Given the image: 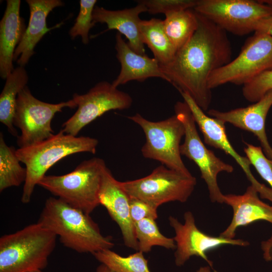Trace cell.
<instances>
[{
    "label": "cell",
    "mask_w": 272,
    "mask_h": 272,
    "mask_svg": "<svg viewBox=\"0 0 272 272\" xmlns=\"http://www.w3.org/2000/svg\"><path fill=\"white\" fill-rule=\"evenodd\" d=\"M196 13L198 27L192 37L169 63L160 67L168 82L180 93L189 94L205 111L212 101L209 78L231 60L232 49L227 32Z\"/></svg>",
    "instance_id": "6da1fadb"
},
{
    "label": "cell",
    "mask_w": 272,
    "mask_h": 272,
    "mask_svg": "<svg viewBox=\"0 0 272 272\" xmlns=\"http://www.w3.org/2000/svg\"><path fill=\"white\" fill-rule=\"evenodd\" d=\"M37 223L58 236L64 246L78 253L93 254L114 245L112 237L103 235L90 215L57 197L46 200Z\"/></svg>",
    "instance_id": "7a4b0ae2"
},
{
    "label": "cell",
    "mask_w": 272,
    "mask_h": 272,
    "mask_svg": "<svg viewBox=\"0 0 272 272\" xmlns=\"http://www.w3.org/2000/svg\"><path fill=\"white\" fill-rule=\"evenodd\" d=\"M98 144L97 139L86 136H74L62 130L50 138L33 145L19 148L16 154L20 161L25 165L27 175L21 201L27 203L36 185L45 173L58 161L71 155L82 152L95 154Z\"/></svg>",
    "instance_id": "3957f363"
},
{
    "label": "cell",
    "mask_w": 272,
    "mask_h": 272,
    "mask_svg": "<svg viewBox=\"0 0 272 272\" xmlns=\"http://www.w3.org/2000/svg\"><path fill=\"white\" fill-rule=\"evenodd\" d=\"M57 236L38 223L0 238V272H30L48 264Z\"/></svg>",
    "instance_id": "277c9868"
},
{
    "label": "cell",
    "mask_w": 272,
    "mask_h": 272,
    "mask_svg": "<svg viewBox=\"0 0 272 272\" xmlns=\"http://www.w3.org/2000/svg\"><path fill=\"white\" fill-rule=\"evenodd\" d=\"M106 168L103 159L94 157L83 161L69 173L45 175L38 185L90 215L100 205L99 193Z\"/></svg>",
    "instance_id": "5b68a950"
},
{
    "label": "cell",
    "mask_w": 272,
    "mask_h": 272,
    "mask_svg": "<svg viewBox=\"0 0 272 272\" xmlns=\"http://www.w3.org/2000/svg\"><path fill=\"white\" fill-rule=\"evenodd\" d=\"M120 183L130 197L144 201L157 210L166 202H186L194 190L196 179L191 174L161 165L145 177Z\"/></svg>",
    "instance_id": "8992f818"
},
{
    "label": "cell",
    "mask_w": 272,
    "mask_h": 272,
    "mask_svg": "<svg viewBox=\"0 0 272 272\" xmlns=\"http://www.w3.org/2000/svg\"><path fill=\"white\" fill-rule=\"evenodd\" d=\"M143 129L146 143L141 149L143 156L158 161L166 167L190 175L181 158L180 142L185 128L176 114L163 120H149L140 113L127 116Z\"/></svg>",
    "instance_id": "52a82bcc"
},
{
    "label": "cell",
    "mask_w": 272,
    "mask_h": 272,
    "mask_svg": "<svg viewBox=\"0 0 272 272\" xmlns=\"http://www.w3.org/2000/svg\"><path fill=\"white\" fill-rule=\"evenodd\" d=\"M270 70H272V36L255 32L234 59L211 75L208 86L212 90L227 83L243 86Z\"/></svg>",
    "instance_id": "ba28073f"
},
{
    "label": "cell",
    "mask_w": 272,
    "mask_h": 272,
    "mask_svg": "<svg viewBox=\"0 0 272 272\" xmlns=\"http://www.w3.org/2000/svg\"><path fill=\"white\" fill-rule=\"evenodd\" d=\"M175 113L185 128L184 141L180 146V153L192 161L198 167L201 177L206 183L212 202L224 203V195L218 185L217 177L222 172H233V167L217 157L202 142L197 130L191 112L184 102H177Z\"/></svg>",
    "instance_id": "9c48e42d"
},
{
    "label": "cell",
    "mask_w": 272,
    "mask_h": 272,
    "mask_svg": "<svg viewBox=\"0 0 272 272\" xmlns=\"http://www.w3.org/2000/svg\"><path fill=\"white\" fill-rule=\"evenodd\" d=\"M193 10L225 31L238 36L255 32L272 15V6L251 0H197Z\"/></svg>",
    "instance_id": "30bf717a"
},
{
    "label": "cell",
    "mask_w": 272,
    "mask_h": 272,
    "mask_svg": "<svg viewBox=\"0 0 272 272\" xmlns=\"http://www.w3.org/2000/svg\"><path fill=\"white\" fill-rule=\"evenodd\" d=\"M65 107L77 105L73 100L53 104L35 98L26 86L18 94L13 118L14 126L21 130L17 137L19 148L30 146L47 140L54 134L51 121L56 113Z\"/></svg>",
    "instance_id": "8fae6325"
},
{
    "label": "cell",
    "mask_w": 272,
    "mask_h": 272,
    "mask_svg": "<svg viewBox=\"0 0 272 272\" xmlns=\"http://www.w3.org/2000/svg\"><path fill=\"white\" fill-rule=\"evenodd\" d=\"M72 99L78 109L63 123L61 130L74 136H77L85 126L105 112L112 110L127 109L132 104V99L128 94L118 90L107 81L98 83L86 94H74Z\"/></svg>",
    "instance_id": "7c38bea8"
},
{
    "label": "cell",
    "mask_w": 272,
    "mask_h": 272,
    "mask_svg": "<svg viewBox=\"0 0 272 272\" xmlns=\"http://www.w3.org/2000/svg\"><path fill=\"white\" fill-rule=\"evenodd\" d=\"M184 219L182 224L173 216L169 218L175 234L173 238L176 244L174 256L177 266H182L191 256L195 255L203 259L212 267L213 263L208 259L207 251L224 245L246 246L249 244L242 239L214 237L202 232L196 226L193 215L190 211L184 213Z\"/></svg>",
    "instance_id": "4fadbf2b"
},
{
    "label": "cell",
    "mask_w": 272,
    "mask_h": 272,
    "mask_svg": "<svg viewBox=\"0 0 272 272\" xmlns=\"http://www.w3.org/2000/svg\"><path fill=\"white\" fill-rule=\"evenodd\" d=\"M180 93L201 131L205 143L231 156L242 168L251 185L256 189L261 197L272 202V189L261 184L255 179L250 170L251 164L248 159L246 157L239 155L232 147L226 134L225 123L206 115L189 94L184 92Z\"/></svg>",
    "instance_id": "5bb4252c"
},
{
    "label": "cell",
    "mask_w": 272,
    "mask_h": 272,
    "mask_svg": "<svg viewBox=\"0 0 272 272\" xmlns=\"http://www.w3.org/2000/svg\"><path fill=\"white\" fill-rule=\"evenodd\" d=\"M271 106L272 90L248 106L228 111L212 109L208 110V114L225 123H229L252 133L259 141L266 157L272 160V147L268 141L265 127L266 117Z\"/></svg>",
    "instance_id": "9a60e30c"
},
{
    "label": "cell",
    "mask_w": 272,
    "mask_h": 272,
    "mask_svg": "<svg viewBox=\"0 0 272 272\" xmlns=\"http://www.w3.org/2000/svg\"><path fill=\"white\" fill-rule=\"evenodd\" d=\"M130 196L117 180L110 170L105 169L99 193L100 205L104 206L111 218L119 226L124 245L139 251L134 224L129 210Z\"/></svg>",
    "instance_id": "2e32d148"
},
{
    "label": "cell",
    "mask_w": 272,
    "mask_h": 272,
    "mask_svg": "<svg viewBox=\"0 0 272 272\" xmlns=\"http://www.w3.org/2000/svg\"><path fill=\"white\" fill-rule=\"evenodd\" d=\"M26 2L30 10L29 23L14 54V60L24 67L35 53L34 48L44 35L62 24L48 28L46 19L53 9L64 5L60 0H27Z\"/></svg>",
    "instance_id": "e0dca14e"
},
{
    "label": "cell",
    "mask_w": 272,
    "mask_h": 272,
    "mask_svg": "<svg viewBox=\"0 0 272 272\" xmlns=\"http://www.w3.org/2000/svg\"><path fill=\"white\" fill-rule=\"evenodd\" d=\"M256 189L250 185L242 195H224V203L231 206L233 216L231 223L220 236L234 239L236 229L252 222L264 220L272 224V206L261 201Z\"/></svg>",
    "instance_id": "ac0fdd59"
},
{
    "label": "cell",
    "mask_w": 272,
    "mask_h": 272,
    "mask_svg": "<svg viewBox=\"0 0 272 272\" xmlns=\"http://www.w3.org/2000/svg\"><path fill=\"white\" fill-rule=\"evenodd\" d=\"M131 8L121 10H109L95 6L93 12V21L105 23L106 31L116 30L128 40L129 47L136 53L144 55L145 49L140 30V14L148 11L147 7L140 1Z\"/></svg>",
    "instance_id": "d6986e66"
},
{
    "label": "cell",
    "mask_w": 272,
    "mask_h": 272,
    "mask_svg": "<svg viewBox=\"0 0 272 272\" xmlns=\"http://www.w3.org/2000/svg\"><path fill=\"white\" fill-rule=\"evenodd\" d=\"M115 48L117 52L116 57L121 64V70L112 83L114 87L117 88L131 81L143 82L151 77L160 78L167 82L158 60L146 54L136 53L119 32L115 35Z\"/></svg>",
    "instance_id": "ffe728a7"
},
{
    "label": "cell",
    "mask_w": 272,
    "mask_h": 272,
    "mask_svg": "<svg viewBox=\"0 0 272 272\" xmlns=\"http://www.w3.org/2000/svg\"><path fill=\"white\" fill-rule=\"evenodd\" d=\"M20 0H7L0 22V76L3 79H6L15 69L14 52L26 30L20 16Z\"/></svg>",
    "instance_id": "44dd1931"
},
{
    "label": "cell",
    "mask_w": 272,
    "mask_h": 272,
    "mask_svg": "<svg viewBox=\"0 0 272 272\" xmlns=\"http://www.w3.org/2000/svg\"><path fill=\"white\" fill-rule=\"evenodd\" d=\"M6 80L0 95V121L12 135L18 137L13 118L18 94L26 86L28 76L24 67L19 66L14 69Z\"/></svg>",
    "instance_id": "7402d4cb"
},
{
    "label": "cell",
    "mask_w": 272,
    "mask_h": 272,
    "mask_svg": "<svg viewBox=\"0 0 272 272\" xmlns=\"http://www.w3.org/2000/svg\"><path fill=\"white\" fill-rule=\"evenodd\" d=\"M140 30L144 43L151 49L159 64L169 63L177 51L165 32L163 21L156 18L141 20Z\"/></svg>",
    "instance_id": "603a6c76"
},
{
    "label": "cell",
    "mask_w": 272,
    "mask_h": 272,
    "mask_svg": "<svg viewBox=\"0 0 272 272\" xmlns=\"http://www.w3.org/2000/svg\"><path fill=\"white\" fill-rule=\"evenodd\" d=\"M165 32L177 51L191 39L198 27L196 13L193 9L171 12L163 21Z\"/></svg>",
    "instance_id": "cb8c5ba5"
},
{
    "label": "cell",
    "mask_w": 272,
    "mask_h": 272,
    "mask_svg": "<svg viewBox=\"0 0 272 272\" xmlns=\"http://www.w3.org/2000/svg\"><path fill=\"white\" fill-rule=\"evenodd\" d=\"M15 148L5 142L3 134L0 133V191L12 186H20L25 182L26 168L20 164Z\"/></svg>",
    "instance_id": "d4e9b609"
},
{
    "label": "cell",
    "mask_w": 272,
    "mask_h": 272,
    "mask_svg": "<svg viewBox=\"0 0 272 272\" xmlns=\"http://www.w3.org/2000/svg\"><path fill=\"white\" fill-rule=\"evenodd\" d=\"M143 253L138 251L124 257L111 249H106L93 255L98 261L115 272H151Z\"/></svg>",
    "instance_id": "484cf974"
},
{
    "label": "cell",
    "mask_w": 272,
    "mask_h": 272,
    "mask_svg": "<svg viewBox=\"0 0 272 272\" xmlns=\"http://www.w3.org/2000/svg\"><path fill=\"white\" fill-rule=\"evenodd\" d=\"M134 229L139 251L149 252L155 246L167 249H176L174 239L163 235L154 219L145 218L135 223Z\"/></svg>",
    "instance_id": "4316f807"
},
{
    "label": "cell",
    "mask_w": 272,
    "mask_h": 272,
    "mask_svg": "<svg viewBox=\"0 0 272 272\" xmlns=\"http://www.w3.org/2000/svg\"><path fill=\"white\" fill-rule=\"evenodd\" d=\"M96 0L80 1V11L75 23L69 31L72 39L81 36L82 41L85 44L89 43V32L95 25L93 21V12Z\"/></svg>",
    "instance_id": "83f0119b"
},
{
    "label": "cell",
    "mask_w": 272,
    "mask_h": 272,
    "mask_svg": "<svg viewBox=\"0 0 272 272\" xmlns=\"http://www.w3.org/2000/svg\"><path fill=\"white\" fill-rule=\"evenodd\" d=\"M272 90V70L264 72L243 86L242 94L247 101L256 102Z\"/></svg>",
    "instance_id": "f1b7e54d"
},
{
    "label": "cell",
    "mask_w": 272,
    "mask_h": 272,
    "mask_svg": "<svg viewBox=\"0 0 272 272\" xmlns=\"http://www.w3.org/2000/svg\"><path fill=\"white\" fill-rule=\"evenodd\" d=\"M244 151L250 164L272 189V168L261 147L246 143Z\"/></svg>",
    "instance_id": "f546056e"
},
{
    "label": "cell",
    "mask_w": 272,
    "mask_h": 272,
    "mask_svg": "<svg viewBox=\"0 0 272 272\" xmlns=\"http://www.w3.org/2000/svg\"><path fill=\"white\" fill-rule=\"evenodd\" d=\"M151 14H164L194 9L197 0H142Z\"/></svg>",
    "instance_id": "4dcf8cb0"
},
{
    "label": "cell",
    "mask_w": 272,
    "mask_h": 272,
    "mask_svg": "<svg viewBox=\"0 0 272 272\" xmlns=\"http://www.w3.org/2000/svg\"><path fill=\"white\" fill-rule=\"evenodd\" d=\"M129 210L131 219L134 224L145 218L156 220L158 218L157 210L135 198L130 197Z\"/></svg>",
    "instance_id": "1f68e13d"
},
{
    "label": "cell",
    "mask_w": 272,
    "mask_h": 272,
    "mask_svg": "<svg viewBox=\"0 0 272 272\" xmlns=\"http://www.w3.org/2000/svg\"><path fill=\"white\" fill-rule=\"evenodd\" d=\"M255 32H260L272 36V15L261 20L258 24Z\"/></svg>",
    "instance_id": "d6a6232c"
},
{
    "label": "cell",
    "mask_w": 272,
    "mask_h": 272,
    "mask_svg": "<svg viewBox=\"0 0 272 272\" xmlns=\"http://www.w3.org/2000/svg\"><path fill=\"white\" fill-rule=\"evenodd\" d=\"M261 247L264 259L267 261H272V235L268 239L261 242Z\"/></svg>",
    "instance_id": "836d02e7"
},
{
    "label": "cell",
    "mask_w": 272,
    "mask_h": 272,
    "mask_svg": "<svg viewBox=\"0 0 272 272\" xmlns=\"http://www.w3.org/2000/svg\"><path fill=\"white\" fill-rule=\"evenodd\" d=\"M96 272H115V271H114L113 270L109 268L105 264L101 263L100 265H99L97 267L96 269Z\"/></svg>",
    "instance_id": "e575fe53"
},
{
    "label": "cell",
    "mask_w": 272,
    "mask_h": 272,
    "mask_svg": "<svg viewBox=\"0 0 272 272\" xmlns=\"http://www.w3.org/2000/svg\"><path fill=\"white\" fill-rule=\"evenodd\" d=\"M196 272H211L210 267L209 266L200 267Z\"/></svg>",
    "instance_id": "d590c367"
},
{
    "label": "cell",
    "mask_w": 272,
    "mask_h": 272,
    "mask_svg": "<svg viewBox=\"0 0 272 272\" xmlns=\"http://www.w3.org/2000/svg\"><path fill=\"white\" fill-rule=\"evenodd\" d=\"M260 1L264 4L272 6V0H262Z\"/></svg>",
    "instance_id": "8d00e7d4"
},
{
    "label": "cell",
    "mask_w": 272,
    "mask_h": 272,
    "mask_svg": "<svg viewBox=\"0 0 272 272\" xmlns=\"http://www.w3.org/2000/svg\"><path fill=\"white\" fill-rule=\"evenodd\" d=\"M30 272H44V271H43L42 270H34V271H32Z\"/></svg>",
    "instance_id": "74e56055"
},
{
    "label": "cell",
    "mask_w": 272,
    "mask_h": 272,
    "mask_svg": "<svg viewBox=\"0 0 272 272\" xmlns=\"http://www.w3.org/2000/svg\"><path fill=\"white\" fill-rule=\"evenodd\" d=\"M269 162H270V165H271V168H272V160H269Z\"/></svg>",
    "instance_id": "f35d334b"
}]
</instances>
